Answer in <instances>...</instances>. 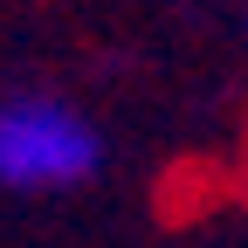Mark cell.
Masks as SVG:
<instances>
[{"label": "cell", "instance_id": "6da1fadb", "mask_svg": "<svg viewBox=\"0 0 248 248\" xmlns=\"http://www.w3.org/2000/svg\"><path fill=\"white\" fill-rule=\"evenodd\" d=\"M104 172V131L76 104L14 90L0 97V186L7 193H69Z\"/></svg>", "mask_w": 248, "mask_h": 248}]
</instances>
